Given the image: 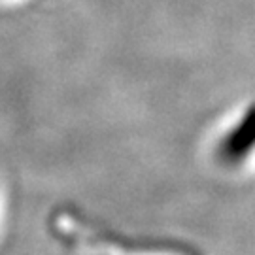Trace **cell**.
I'll return each instance as SVG.
<instances>
[{"label": "cell", "mask_w": 255, "mask_h": 255, "mask_svg": "<svg viewBox=\"0 0 255 255\" xmlns=\"http://www.w3.org/2000/svg\"><path fill=\"white\" fill-rule=\"evenodd\" d=\"M255 147V110H250L242 121L229 132L219 146V157L229 163L244 159Z\"/></svg>", "instance_id": "obj_1"}]
</instances>
